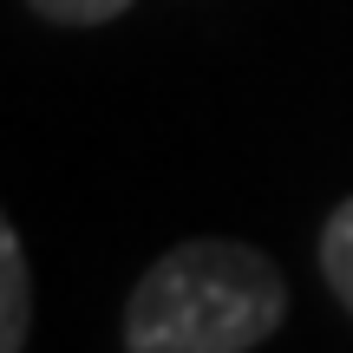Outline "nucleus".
Wrapping results in <instances>:
<instances>
[{"label": "nucleus", "instance_id": "nucleus-1", "mask_svg": "<svg viewBox=\"0 0 353 353\" xmlns=\"http://www.w3.org/2000/svg\"><path fill=\"white\" fill-rule=\"evenodd\" d=\"M288 321V275L236 236L164 249L125 301V353H255Z\"/></svg>", "mask_w": 353, "mask_h": 353}, {"label": "nucleus", "instance_id": "nucleus-2", "mask_svg": "<svg viewBox=\"0 0 353 353\" xmlns=\"http://www.w3.org/2000/svg\"><path fill=\"white\" fill-rule=\"evenodd\" d=\"M33 334V268H26L20 229L0 210V353H20Z\"/></svg>", "mask_w": 353, "mask_h": 353}, {"label": "nucleus", "instance_id": "nucleus-3", "mask_svg": "<svg viewBox=\"0 0 353 353\" xmlns=\"http://www.w3.org/2000/svg\"><path fill=\"white\" fill-rule=\"evenodd\" d=\"M321 281H327V294L353 314V196L334 203L327 223H321Z\"/></svg>", "mask_w": 353, "mask_h": 353}, {"label": "nucleus", "instance_id": "nucleus-4", "mask_svg": "<svg viewBox=\"0 0 353 353\" xmlns=\"http://www.w3.org/2000/svg\"><path fill=\"white\" fill-rule=\"evenodd\" d=\"M26 7H33L39 20H52V26H105V20H118L131 0H26Z\"/></svg>", "mask_w": 353, "mask_h": 353}]
</instances>
